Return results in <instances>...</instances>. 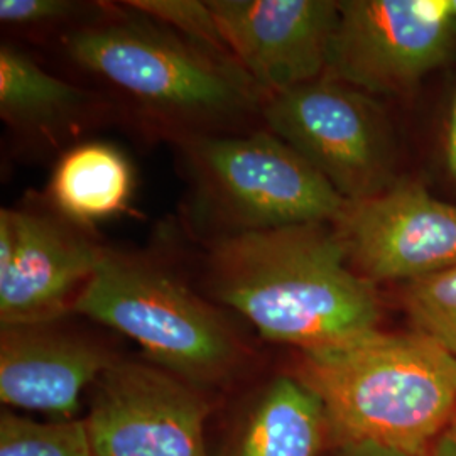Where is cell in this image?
<instances>
[{"instance_id": "cell-23", "label": "cell", "mask_w": 456, "mask_h": 456, "mask_svg": "<svg viewBox=\"0 0 456 456\" xmlns=\"http://www.w3.org/2000/svg\"><path fill=\"white\" fill-rule=\"evenodd\" d=\"M450 9H452V12H453V17H455L456 20V0H450Z\"/></svg>"}, {"instance_id": "cell-17", "label": "cell", "mask_w": 456, "mask_h": 456, "mask_svg": "<svg viewBox=\"0 0 456 456\" xmlns=\"http://www.w3.org/2000/svg\"><path fill=\"white\" fill-rule=\"evenodd\" d=\"M403 303L416 331L456 360V267L406 282Z\"/></svg>"}, {"instance_id": "cell-15", "label": "cell", "mask_w": 456, "mask_h": 456, "mask_svg": "<svg viewBox=\"0 0 456 456\" xmlns=\"http://www.w3.org/2000/svg\"><path fill=\"white\" fill-rule=\"evenodd\" d=\"M328 429L322 399L297 377L281 375L252 411L239 456H320Z\"/></svg>"}, {"instance_id": "cell-22", "label": "cell", "mask_w": 456, "mask_h": 456, "mask_svg": "<svg viewBox=\"0 0 456 456\" xmlns=\"http://www.w3.org/2000/svg\"><path fill=\"white\" fill-rule=\"evenodd\" d=\"M431 456H456V426L448 429L440 440L436 441Z\"/></svg>"}, {"instance_id": "cell-13", "label": "cell", "mask_w": 456, "mask_h": 456, "mask_svg": "<svg viewBox=\"0 0 456 456\" xmlns=\"http://www.w3.org/2000/svg\"><path fill=\"white\" fill-rule=\"evenodd\" d=\"M114 110L110 97L53 77L26 51L2 43L0 117L19 139L60 146Z\"/></svg>"}, {"instance_id": "cell-14", "label": "cell", "mask_w": 456, "mask_h": 456, "mask_svg": "<svg viewBox=\"0 0 456 456\" xmlns=\"http://www.w3.org/2000/svg\"><path fill=\"white\" fill-rule=\"evenodd\" d=\"M134 191L127 156L107 142H82L61 154L51 175L49 203L69 220L94 227L126 212Z\"/></svg>"}, {"instance_id": "cell-20", "label": "cell", "mask_w": 456, "mask_h": 456, "mask_svg": "<svg viewBox=\"0 0 456 456\" xmlns=\"http://www.w3.org/2000/svg\"><path fill=\"white\" fill-rule=\"evenodd\" d=\"M342 456H416L377 443H343Z\"/></svg>"}, {"instance_id": "cell-11", "label": "cell", "mask_w": 456, "mask_h": 456, "mask_svg": "<svg viewBox=\"0 0 456 456\" xmlns=\"http://www.w3.org/2000/svg\"><path fill=\"white\" fill-rule=\"evenodd\" d=\"M228 49L264 100L325 77L333 0H210Z\"/></svg>"}, {"instance_id": "cell-19", "label": "cell", "mask_w": 456, "mask_h": 456, "mask_svg": "<svg viewBox=\"0 0 456 456\" xmlns=\"http://www.w3.org/2000/svg\"><path fill=\"white\" fill-rule=\"evenodd\" d=\"M98 2L73 0H2L0 22L17 29L66 31L92 16Z\"/></svg>"}, {"instance_id": "cell-10", "label": "cell", "mask_w": 456, "mask_h": 456, "mask_svg": "<svg viewBox=\"0 0 456 456\" xmlns=\"http://www.w3.org/2000/svg\"><path fill=\"white\" fill-rule=\"evenodd\" d=\"M331 225L350 265L374 284L411 282L456 267V205L418 181L397 180L374 198L346 201Z\"/></svg>"}, {"instance_id": "cell-21", "label": "cell", "mask_w": 456, "mask_h": 456, "mask_svg": "<svg viewBox=\"0 0 456 456\" xmlns=\"http://www.w3.org/2000/svg\"><path fill=\"white\" fill-rule=\"evenodd\" d=\"M446 151H448V164L450 169L456 178V92L453 97V103H452V112H450V126H448V144H446Z\"/></svg>"}, {"instance_id": "cell-8", "label": "cell", "mask_w": 456, "mask_h": 456, "mask_svg": "<svg viewBox=\"0 0 456 456\" xmlns=\"http://www.w3.org/2000/svg\"><path fill=\"white\" fill-rule=\"evenodd\" d=\"M107 247L92 227L48 200L0 212V323L61 320L94 277Z\"/></svg>"}, {"instance_id": "cell-3", "label": "cell", "mask_w": 456, "mask_h": 456, "mask_svg": "<svg viewBox=\"0 0 456 456\" xmlns=\"http://www.w3.org/2000/svg\"><path fill=\"white\" fill-rule=\"evenodd\" d=\"M294 377L322 399L342 443L431 456L455 426L456 360L419 331L377 330L340 346L301 352Z\"/></svg>"}, {"instance_id": "cell-9", "label": "cell", "mask_w": 456, "mask_h": 456, "mask_svg": "<svg viewBox=\"0 0 456 456\" xmlns=\"http://www.w3.org/2000/svg\"><path fill=\"white\" fill-rule=\"evenodd\" d=\"M208 404L154 363L117 359L92 386L85 419L94 456H208Z\"/></svg>"}, {"instance_id": "cell-16", "label": "cell", "mask_w": 456, "mask_h": 456, "mask_svg": "<svg viewBox=\"0 0 456 456\" xmlns=\"http://www.w3.org/2000/svg\"><path fill=\"white\" fill-rule=\"evenodd\" d=\"M0 456H94V452L85 419L43 423L16 412H2Z\"/></svg>"}, {"instance_id": "cell-7", "label": "cell", "mask_w": 456, "mask_h": 456, "mask_svg": "<svg viewBox=\"0 0 456 456\" xmlns=\"http://www.w3.org/2000/svg\"><path fill=\"white\" fill-rule=\"evenodd\" d=\"M325 77L369 95H403L456 51L450 0H345Z\"/></svg>"}, {"instance_id": "cell-5", "label": "cell", "mask_w": 456, "mask_h": 456, "mask_svg": "<svg viewBox=\"0 0 456 456\" xmlns=\"http://www.w3.org/2000/svg\"><path fill=\"white\" fill-rule=\"evenodd\" d=\"M71 313L129 337L151 363L193 386L224 380L244 359V345L222 310L154 250L107 247Z\"/></svg>"}, {"instance_id": "cell-2", "label": "cell", "mask_w": 456, "mask_h": 456, "mask_svg": "<svg viewBox=\"0 0 456 456\" xmlns=\"http://www.w3.org/2000/svg\"><path fill=\"white\" fill-rule=\"evenodd\" d=\"M207 293L269 342L316 352L377 331L374 282L350 265L331 224H305L207 242Z\"/></svg>"}, {"instance_id": "cell-1", "label": "cell", "mask_w": 456, "mask_h": 456, "mask_svg": "<svg viewBox=\"0 0 456 456\" xmlns=\"http://www.w3.org/2000/svg\"><path fill=\"white\" fill-rule=\"evenodd\" d=\"M60 45L134 122L171 144L247 134L262 122L264 97L235 60L198 46L127 2H98L92 16L61 33Z\"/></svg>"}, {"instance_id": "cell-6", "label": "cell", "mask_w": 456, "mask_h": 456, "mask_svg": "<svg viewBox=\"0 0 456 456\" xmlns=\"http://www.w3.org/2000/svg\"><path fill=\"white\" fill-rule=\"evenodd\" d=\"M262 122L346 201L384 193L395 181L387 117L372 95L322 77L265 98Z\"/></svg>"}, {"instance_id": "cell-12", "label": "cell", "mask_w": 456, "mask_h": 456, "mask_svg": "<svg viewBox=\"0 0 456 456\" xmlns=\"http://www.w3.org/2000/svg\"><path fill=\"white\" fill-rule=\"evenodd\" d=\"M58 322L2 326L0 399L11 408L73 419L85 389L117 359Z\"/></svg>"}, {"instance_id": "cell-18", "label": "cell", "mask_w": 456, "mask_h": 456, "mask_svg": "<svg viewBox=\"0 0 456 456\" xmlns=\"http://www.w3.org/2000/svg\"><path fill=\"white\" fill-rule=\"evenodd\" d=\"M131 7L159 20L175 33L201 48L220 56L233 58L227 41L220 31L216 17L208 2L200 0H129Z\"/></svg>"}, {"instance_id": "cell-4", "label": "cell", "mask_w": 456, "mask_h": 456, "mask_svg": "<svg viewBox=\"0 0 456 456\" xmlns=\"http://www.w3.org/2000/svg\"><path fill=\"white\" fill-rule=\"evenodd\" d=\"M186 215L205 244L305 224H333L346 200L293 147L267 129L198 135L173 144Z\"/></svg>"}]
</instances>
